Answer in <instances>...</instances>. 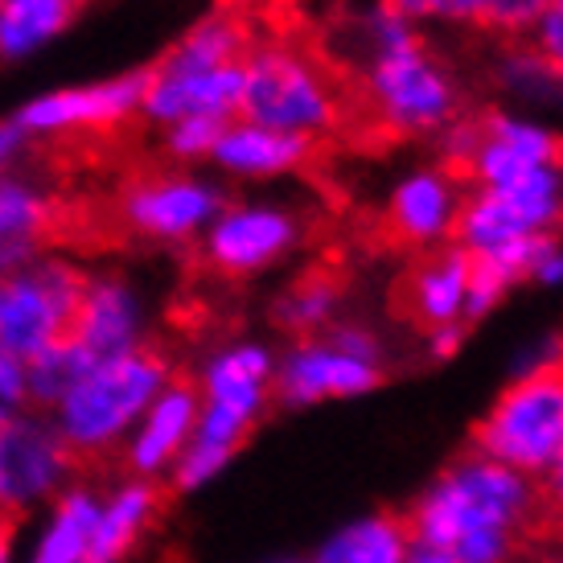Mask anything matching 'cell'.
<instances>
[{
	"label": "cell",
	"instance_id": "25",
	"mask_svg": "<svg viewBox=\"0 0 563 563\" xmlns=\"http://www.w3.org/2000/svg\"><path fill=\"white\" fill-rule=\"evenodd\" d=\"M515 563H563V548L560 543H531Z\"/></svg>",
	"mask_w": 563,
	"mask_h": 563
},
{
	"label": "cell",
	"instance_id": "27",
	"mask_svg": "<svg viewBox=\"0 0 563 563\" xmlns=\"http://www.w3.org/2000/svg\"><path fill=\"white\" fill-rule=\"evenodd\" d=\"M4 416H13V411H9V407H0V420H4Z\"/></svg>",
	"mask_w": 563,
	"mask_h": 563
},
{
	"label": "cell",
	"instance_id": "11",
	"mask_svg": "<svg viewBox=\"0 0 563 563\" xmlns=\"http://www.w3.org/2000/svg\"><path fill=\"white\" fill-rule=\"evenodd\" d=\"M383 383H387L383 366L350 358L329 342L313 338V342H300L284 354V362L272 371L267 399H272V407H313L325 399H354V395L375 391Z\"/></svg>",
	"mask_w": 563,
	"mask_h": 563
},
{
	"label": "cell",
	"instance_id": "13",
	"mask_svg": "<svg viewBox=\"0 0 563 563\" xmlns=\"http://www.w3.org/2000/svg\"><path fill=\"white\" fill-rule=\"evenodd\" d=\"M198 411H202V378L181 362L169 375V383L161 387L157 399L148 404V416H144V428L136 432V440H128V477L132 482L136 477H161L173 461H181V453L194 440V428H198Z\"/></svg>",
	"mask_w": 563,
	"mask_h": 563
},
{
	"label": "cell",
	"instance_id": "2",
	"mask_svg": "<svg viewBox=\"0 0 563 563\" xmlns=\"http://www.w3.org/2000/svg\"><path fill=\"white\" fill-rule=\"evenodd\" d=\"M181 366L169 338H136L124 354L99 362L58 404V449L66 477H111L124 473L128 423L141 420Z\"/></svg>",
	"mask_w": 563,
	"mask_h": 563
},
{
	"label": "cell",
	"instance_id": "29",
	"mask_svg": "<svg viewBox=\"0 0 563 563\" xmlns=\"http://www.w3.org/2000/svg\"><path fill=\"white\" fill-rule=\"evenodd\" d=\"M0 4H4V0H0Z\"/></svg>",
	"mask_w": 563,
	"mask_h": 563
},
{
	"label": "cell",
	"instance_id": "22",
	"mask_svg": "<svg viewBox=\"0 0 563 563\" xmlns=\"http://www.w3.org/2000/svg\"><path fill=\"white\" fill-rule=\"evenodd\" d=\"M539 498H543L548 539L563 548V456L551 465V473H543V477H539Z\"/></svg>",
	"mask_w": 563,
	"mask_h": 563
},
{
	"label": "cell",
	"instance_id": "4",
	"mask_svg": "<svg viewBox=\"0 0 563 563\" xmlns=\"http://www.w3.org/2000/svg\"><path fill=\"white\" fill-rule=\"evenodd\" d=\"M465 449L501 470H515L539 482L563 456V342L543 350L498 399L485 407L465 437Z\"/></svg>",
	"mask_w": 563,
	"mask_h": 563
},
{
	"label": "cell",
	"instance_id": "15",
	"mask_svg": "<svg viewBox=\"0 0 563 563\" xmlns=\"http://www.w3.org/2000/svg\"><path fill=\"white\" fill-rule=\"evenodd\" d=\"M128 345H136V297L120 276H95L75 333V354L87 366H99L124 354Z\"/></svg>",
	"mask_w": 563,
	"mask_h": 563
},
{
	"label": "cell",
	"instance_id": "12",
	"mask_svg": "<svg viewBox=\"0 0 563 563\" xmlns=\"http://www.w3.org/2000/svg\"><path fill=\"white\" fill-rule=\"evenodd\" d=\"M342 148L333 141L317 136H297V132H272L255 124H231L222 132L214 161L235 177H309L317 186H325L333 173V157Z\"/></svg>",
	"mask_w": 563,
	"mask_h": 563
},
{
	"label": "cell",
	"instance_id": "10",
	"mask_svg": "<svg viewBox=\"0 0 563 563\" xmlns=\"http://www.w3.org/2000/svg\"><path fill=\"white\" fill-rule=\"evenodd\" d=\"M354 284L350 264V243H325L309 264L300 267L292 280L267 305V325L292 345L321 338L342 309L345 292Z\"/></svg>",
	"mask_w": 563,
	"mask_h": 563
},
{
	"label": "cell",
	"instance_id": "19",
	"mask_svg": "<svg viewBox=\"0 0 563 563\" xmlns=\"http://www.w3.org/2000/svg\"><path fill=\"white\" fill-rule=\"evenodd\" d=\"M231 124H235L231 115H189V120L165 124L157 141V157H165L169 165H181V169L202 157H214L222 132Z\"/></svg>",
	"mask_w": 563,
	"mask_h": 563
},
{
	"label": "cell",
	"instance_id": "21",
	"mask_svg": "<svg viewBox=\"0 0 563 563\" xmlns=\"http://www.w3.org/2000/svg\"><path fill=\"white\" fill-rule=\"evenodd\" d=\"M518 46L563 87V4H548V13L534 21V30Z\"/></svg>",
	"mask_w": 563,
	"mask_h": 563
},
{
	"label": "cell",
	"instance_id": "3",
	"mask_svg": "<svg viewBox=\"0 0 563 563\" xmlns=\"http://www.w3.org/2000/svg\"><path fill=\"white\" fill-rule=\"evenodd\" d=\"M350 115L354 70L329 54L321 25L288 42H264L243 66V91L235 108L239 124L317 136L342 148Z\"/></svg>",
	"mask_w": 563,
	"mask_h": 563
},
{
	"label": "cell",
	"instance_id": "26",
	"mask_svg": "<svg viewBox=\"0 0 563 563\" xmlns=\"http://www.w3.org/2000/svg\"><path fill=\"white\" fill-rule=\"evenodd\" d=\"M407 563H461V560L440 548H428V543H411L407 548Z\"/></svg>",
	"mask_w": 563,
	"mask_h": 563
},
{
	"label": "cell",
	"instance_id": "8",
	"mask_svg": "<svg viewBox=\"0 0 563 563\" xmlns=\"http://www.w3.org/2000/svg\"><path fill=\"white\" fill-rule=\"evenodd\" d=\"M465 297H470V255L456 243H444L404 260L387 292V309L411 333L432 338L440 329H470Z\"/></svg>",
	"mask_w": 563,
	"mask_h": 563
},
{
	"label": "cell",
	"instance_id": "9",
	"mask_svg": "<svg viewBox=\"0 0 563 563\" xmlns=\"http://www.w3.org/2000/svg\"><path fill=\"white\" fill-rule=\"evenodd\" d=\"M148 82H153V70L144 63L128 75H115V79L42 95L16 111L13 120L25 132H103V128L136 124V120H144L141 108Z\"/></svg>",
	"mask_w": 563,
	"mask_h": 563
},
{
	"label": "cell",
	"instance_id": "14",
	"mask_svg": "<svg viewBox=\"0 0 563 563\" xmlns=\"http://www.w3.org/2000/svg\"><path fill=\"white\" fill-rule=\"evenodd\" d=\"M66 482L58 428L4 416L0 420V501L33 510V501Z\"/></svg>",
	"mask_w": 563,
	"mask_h": 563
},
{
	"label": "cell",
	"instance_id": "28",
	"mask_svg": "<svg viewBox=\"0 0 563 563\" xmlns=\"http://www.w3.org/2000/svg\"><path fill=\"white\" fill-rule=\"evenodd\" d=\"M551 4H563V0H551Z\"/></svg>",
	"mask_w": 563,
	"mask_h": 563
},
{
	"label": "cell",
	"instance_id": "1",
	"mask_svg": "<svg viewBox=\"0 0 563 563\" xmlns=\"http://www.w3.org/2000/svg\"><path fill=\"white\" fill-rule=\"evenodd\" d=\"M411 543H428L461 563H515L531 543H551L539 482L461 449L399 510Z\"/></svg>",
	"mask_w": 563,
	"mask_h": 563
},
{
	"label": "cell",
	"instance_id": "7",
	"mask_svg": "<svg viewBox=\"0 0 563 563\" xmlns=\"http://www.w3.org/2000/svg\"><path fill=\"white\" fill-rule=\"evenodd\" d=\"M461 202H465V189L437 165L407 173L375 214L358 219L350 247L371 251V255H404V260L444 247L453 243Z\"/></svg>",
	"mask_w": 563,
	"mask_h": 563
},
{
	"label": "cell",
	"instance_id": "5",
	"mask_svg": "<svg viewBox=\"0 0 563 563\" xmlns=\"http://www.w3.org/2000/svg\"><path fill=\"white\" fill-rule=\"evenodd\" d=\"M99 186L108 194L132 251L189 247L227 210L222 189L206 186L202 177H194L181 165H169L157 157V148L128 161L124 169Z\"/></svg>",
	"mask_w": 563,
	"mask_h": 563
},
{
	"label": "cell",
	"instance_id": "16",
	"mask_svg": "<svg viewBox=\"0 0 563 563\" xmlns=\"http://www.w3.org/2000/svg\"><path fill=\"white\" fill-rule=\"evenodd\" d=\"M411 534L399 510H378L325 539L309 563H407Z\"/></svg>",
	"mask_w": 563,
	"mask_h": 563
},
{
	"label": "cell",
	"instance_id": "6",
	"mask_svg": "<svg viewBox=\"0 0 563 563\" xmlns=\"http://www.w3.org/2000/svg\"><path fill=\"white\" fill-rule=\"evenodd\" d=\"M305 239V222L284 206H227L206 227L202 239L181 247L186 280H206L219 288H239L260 272L276 267Z\"/></svg>",
	"mask_w": 563,
	"mask_h": 563
},
{
	"label": "cell",
	"instance_id": "18",
	"mask_svg": "<svg viewBox=\"0 0 563 563\" xmlns=\"http://www.w3.org/2000/svg\"><path fill=\"white\" fill-rule=\"evenodd\" d=\"M95 522H99V506L87 494H66L63 506H58V522L46 534V543H42L33 563H82Z\"/></svg>",
	"mask_w": 563,
	"mask_h": 563
},
{
	"label": "cell",
	"instance_id": "24",
	"mask_svg": "<svg viewBox=\"0 0 563 563\" xmlns=\"http://www.w3.org/2000/svg\"><path fill=\"white\" fill-rule=\"evenodd\" d=\"M25 518H30V510H21V506H9V501H0V563H9L13 539H16V531L25 527Z\"/></svg>",
	"mask_w": 563,
	"mask_h": 563
},
{
	"label": "cell",
	"instance_id": "23",
	"mask_svg": "<svg viewBox=\"0 0 563 563\" xmlns=\"http://www.w3.org/2000/svg\"><path fill=\"white\" fill-rule=\"evenodd\" d=\"M16 404H25V366L0 345V407L13 411Z\"/></svg>",
	"mask_w": 563,
	"mask_h": 563
},
{
	"label": "cell",
	"instance_id": "17",
	"mask_svg": "<svg viewBox=\"0 0 563 563\" xmlns=\"http://www.w3.org/2000/svg\"><path fill=\"white\" fill-rule=\"evenodd\" d=\"M91 0H4L0 4V63H13L58 37Z\"/></svg>",
	"mask_w": 563,
	"mask_h": 563
},
{
	"label": "cell",
	"instance_id": "20",
	"mask_svg": "<svg viewBox=\"0 0 563 563\" xmlns=\"http://www.w3.org/2000/svg\"><path fill=\"white\" fill-rule=\"evenodd\" d=\"M548 4L551 0H482L473 33H482L498 46H518L534 30V21L548 13Z\"/></svg>",
	"mask_w": 563,
	"mask_h": 563
}]
</instances>
